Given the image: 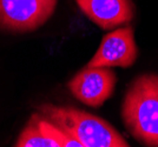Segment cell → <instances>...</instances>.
Returning a JSON list of instances; mask_svg holds the SVG:
<instances>
[{
  "mask_svg": "<svg viewBox=\"0 0 158 147\" xmlns=\"http://www.w3.org/2000/svg\"><path fill=\"white\" fill-rule=\"evenodd\" d=\"M39 114L77 140L81 147H127L129 144L104 119L72 107L43 105Z\"/></svg>",
  "mask_w": 158,
  "mask_h": 147,
  "instance_id": "obj_1",
  "label": "cell"
},
{
  "mask_svg": "<svg viewBox=\"0 0 158 147\" xmlns=\"http://www.w3.org/2000/svg\"><path fill=\"white\" fill-rule=\"evenodd\" d=\"M122 115L137 140L158 147V75L144 74L132 82L123 102Z\"/></svg>",
  "mask_w": 158,
  "mask_h": 147,
  "instance_id": "obj_2",
  "label": "cell"
},
{
  "mask_svg": "<svg viewBox=\"0 0 158 147\" xmlns=\"http://www.w3.org/2000/svg\"><path fill=\"white\" fill-rule=\"evenodd\" d=\"M56 6L57 0H0V30L34 31L50 19Z\"/></svg>",
  "mask_w": 158,
  "mask_h": 147,
  "instance_id": "obj_3",
  "label": "cell"
},
{
  "mask_svg": "<svg viewBox=\"0 0 158 147\" xmlns=\"http://www.w3.org/2000/svg\"><path fill=\"white\" fill-rule=\"evenodd\" d=\"M116 82V74L110 67L86 66L73 77L69 82V88L83 104L99 107L111 97Z\"/></svg>",
  "mask_w": 158,
  "mask_h": 147,
  "instance_id": "obj_4",
  "label": "cell"
},
{
  "mask_svg": "<svg viewBox=\"0 0 158 147\" xmlns=\"http://www.w3.org/2000/svg\"><path fill=\"white\" fill-rule=\"evenodd\" d=\"M137 46L131 27L117 28L103 38L89 67H129L137 59Z\"/></svg>",
  "mask_w": 158,
  "mask_h": 147,
  "instance_id": "obj_5",
  "label": "cell"
},
{
  "mask_svg": "<svg viewBox=\"0 0 158 147\" xmlns=\"http://www.w3.org/2000/svg\"><path fill=\"white\" fill-rule=\"evenodd\" d=\"M17 147H81L77 140L40 114H33L20 133Z\"/></svg>",
  "mask_w": 158,
  "mask_h": 147,
  "instance_id": "obj_6",
  "label": "cell"
},
{
  "mask_svg": "<svg viewBox=\"0 0 158 147\" xmlns=\"http://www.w3.org/2000/svg\"><path fill=\"white\" fill-rule=\"evenodd\" d=\"M80 10L104 30L130 22L133 18L131 0H76Z\"/></svg>",
  "mask_w": 158,
  "mask_h": 147,
  "instance_id": "obj_7",
  "label": "cell"
}]
</instances>
